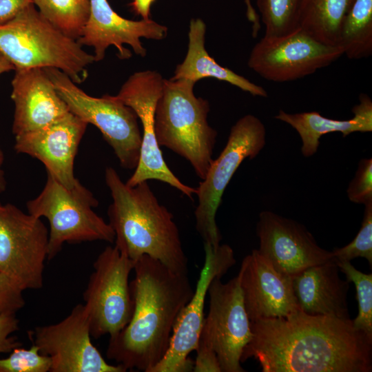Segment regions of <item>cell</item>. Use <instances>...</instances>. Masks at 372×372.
<instances>
[{"label":"cell","mask_w":372,"mask_h":372,"mask_svg":"<svg viewBox=\"0 0 372 372\" xmlns=\"http://www.w3.org/2000/svg\"><path fill=\"white\" fill-rule=\"evenodd\" d=\"M196 83L164 79L154 114L157 143L189 161L204 179L213 161L217 132L207 121L208 101L194 93Z\"/></svg>","instance_id":"cell-5"},{"label":"cell","mask_w":372,"mask_h":372,"mask_svg":"<svg viewBox=\"0 0 372 372\" xmlns=\"http://www.w3.org/2000/svg\"><path fill=\"white\" fill-rule=\"evenodd\" d=\"M241 363L254 358L262 372H371L372 339L352 320L298 311L251 321Z\"/></svg>","instance_id":"cell-1"},{"label":"cell","mask_w":372,"mask_h":372,"mask_svg":"<svg viewBox=\"0 0 372 372\" xmlns=\"http://www.w3.org/2000/svg\"><path fill=\"white\" fill-rule=\"evenodd\" d=\"M338 46L351 59L371 55L372 0L354 1L342 22Z\"/></svg>","instance_id":"cell-25"},{"label":"cell","mask_w":372,"mask_h":372,"mask_svg":"<svg viewBox=\"0 0 372 372\" xmlns=\"http://www.w3.org/2000/svg\"><path fill=\"white\" fill-rule=\"evenodd\" d=\"M238 275L250 321L287 317L301 311L292 278L276 270L258 249L243 258Z\"/></svg>","instance_id":"cell-19"},{"label":"cell","mask_w":372,"mask_h":372,"mask_svg":"<svg viewBox=\"0 0 372 372\" xmlns=\"http://www.w3.org/2000/svg\"><path fill=\"white\" fill-rule=\"evenodd\" d=\"M14 70V65L0 52V75L10 70Z\"/></svg>","instance_id":"cell-37"},{"label":"cell","mask_w":372,"mask_h":372,"mask_svg":"<svg viewBox=\"0 0 372 372\" xmlns=\"http://www.w3.org/2000/svg\"><path fill=\"white\" fill-rule=\"evenodd\" d=\"M23 290L0 271V313H16L25 304Z\"/></svg>","instance_id":"cell-32"},{"label":"cell","mask_w":372,"mask_h":372,"mask_svg":"<svg viewBox=\"0 0 372 372\" xmlns=\"http://www.w3.org/2000/svg\"><path fill=\"white\" fill-rule=\"evenodd\" d=\"M39 11L54 25L78 40L90 13V0H32Z\"/></svg>","instance_id":"cell-26"},{"label":"cell","mask_w":372,"mask_h":372,"mask_svg":"<svg viewBox=\"0 0 372 372\" xmlns=\"http://www.w3.org/2000/svg\"><path fill=\"white\" fill-rule=\"evenodd\" d=\"M301 1L257 0L256 5L265 27L264 37H281L298 29Z\"/></svg>","instance_id":"cell-27"},{"label":"cell","mask_w":372,"mask_h":372,"mask_svg":"<svg viewBox=\"0 0 372 372\" xmlns=\"http://www.w3.org/2000/svg\"><path fill=\"white\" fill-rule=\"evenodd\" d=\"M163 80L156 71L137 72L128 78L116 95L134 111L142 123L139 161L126 184L134 187L143 181L156 180L169 185L192 199L196 189L182 183L170 170L156 138L154 114Z\"/></svg>","instance_id":"cell-12"},{"label":"cell","mask_w":372,"mask_h":372,"mask_svg":"<svg viewBox=\"0 0 372 372\" xmlns=\"http://www.w3.org/2000/svg\"><path fill=\"white\" fill-rule=\"evenodd\" d=\"M49 232L41 221L15 205L0 207V271L23 291L43 285Z\"/></svg>","instance_id":"cell-11"},{"label":"cell","mask_w":372,"mask_h":372,"mask_svg":"<svg viewBox=\"0 0 372 372\" xmlns=\"http://www.w3.org/2000/svg\"><path fill=\"white\" fill-rule=\"evenodd\" d=\"M339 46L322 43L303 30L263 37L252 48L248 66L267 81L287 82L310 75L343 55Z\"/></svg>","instance_id":"cell-14"},{"label":"cell","mask_w":372,"mask_h":372,"mask_svg":"<svg viewBox=\"0 0 372 372\" xmlns=\"http://www.w3.org/2000/svg\"><path fill=\"white\" fill-rule=\"evenodd\" d=\"M49 21L33 3L0 25V52L17 68L58 69L76 84L84 82L93 54Z\"/></svg>","instance_id":"cell-4"},{"label":"cell","mask_w":372,"mask_h":372,"mask_svg":"<svg viewBox=\"0 0 372 372\" xmlns=\"http://www.w3.org/2000/svg\"><path fill=\"white\" fill-rule=\"evenodd\" d=\"M246 5V15L247 19L251 23L252 37L256 38L260 30L259 16L251 4V0H245Z\"/></svg>","instance_id":"cell-35"},{"label":"cell","mask_w":372,"mask_h":372,"mask_svg":"<svg viewBox=\"0 0 372 372\" xmlns=\"http://www.w3.org/2000/svg\"><path fill=\"white\" fill-rule=\"evenodd\" d=\"M133 270V313L125 327L110 337L106 355L126 371L151 372L167 353L178 316L194 289L187 274L147 255L135 261Z\"/></svg>","instance_id":"cell-2"},{"label":"cell","mask_w":372,"mask_h":372,"mask_svg":"<svg viewBox=\"0 0 372 372\" xmlns=\"http://www.w3.org/2000/svg\"><path fill=\"white\" fill-rule=\"evenodd\" d=\"M134 263L115 245L106 247L94 262V271L83 292L91 337H112L130 322L134 303L129 276Z\"/></svg>","instance_id":"cell-10"},{"label":"cell","mask_w":372,"mask_h":372,"mask_svg":"<svg viewBox=\"0 0 372 372\" xmlns=\"http://www.w3.org/2000/svg\"><path fill=\"white\" fill-rule=\"evenodd\" d=\"M87 125L70 112L45 127L15 136L14 148L42 162L47 173L71 189L79 180L74 163Z\"/></svg>","instance_id":"cell-18"},{"label":"cell","mask_w":372,"mask_h":372,"mask_svg":"<svg viewBox=\"0 0 372 372\" xmlns=\"http://www.w3.org/2000/svg\"><path fill=\"white\" fill-rule=\"evenodd\" d=\"M349 199L353 203L366 205L372 202V158H362L354 178L347 189Z\"/></svg>","instance_id":"cell-31"},{"label":"cell","mask_w":372,"mask_h":372,"mask_svg":"<svg viewBox=\"0 0 372 372\" xmlns=\"http://www.w3.org/2000/svg\"><path fill=\"white\" fill-rule=\"evenodd\" d=\"M47 174L41 192L26 206L29 214L49 221L48 259L56 256L65 242H114L115 233L111 225L93 210L99 205L93 194L79 180L69 189Z\"/></svg>","instance_id":"cell-7"},{"label":"cell","mask_w":372,"mask_h":372,"mask_svg":"<svg viewBox=\"0 0 372 372\" xmlns=\"http://www.w3.org/2000/svg\"><path fill=\"white\" fill-rule=\"evenodd\" d=\"M40 353L49 356L50 372H125L108 364L91 342L89 311L76 304L61 321L28 332Z\"/></svg>","instance_id":"cell-13"},{"label":"cell","mask_w":372,"mask_h":372,"mask_svg":"<svg viewBox=\"0 0 372 372\" xmlns=\"http://www.w3.org/2000/svg\"><path fill=\"white\" fill-rule=\"evenodd\" d=\"M335 260L347 280L355 285L358 313L352 320L353 324L355 329L372 339V274L358 270L351 261Z\"/></svg>","instance_id":"cell-28"},{"label":"cell","mask_w":372,"mask_h":372,"mask_svg":"<svg viewBox=\"0 0 372 372\" xmlns=\"http://www.w3.org/2000/svg\"><path fill=\"white\" fill-rule=\"evenodd\" d=\"M332 253L338 260L351 261L361 257L372 266V202L364 205L362 225L354 239L342 247L335 248Z\"/></svg>","instance_id":"cell-29"},{"label":"cell","mask_w":372,"mask_h":372,"mask_svg":"<svg viewBox=\"0 0 372 372\" xmlns=\"http://www.w3.org/2000/svg\"><path fill=\"white\" fill-rule=\"evenodd\" d=\"M339 271L333 258L292 278L294 294L302 311L350 319L347 302L349 282L340 278Z\"/></svg>","instance_id":"cell-21"},{"label":"cell","mask_w":372,"mask_h":372,"mask_svg":"<svg viewBox=\"0 0 372 372\" xmlns=\"http://www.w3.org/2000/svg\"><path fill=\"white\" fill-rule=\"evenodd\" d=\"M167 33L166 26L150 19H127L117 14L107 0H90L89 17L78 41L81 45L94 48L95 61L103 60L106 50L111 45L116 48L119 59H127L132 53L125 44L144 57L146 50L141 38L161 40Z\"/></svg>","instance_id":"cell-17"},{"label":"cell","mask_w":372,"mask_h":372,"mask_svg":"<svg viewBox=\"0 0 372 372\" xmlns=\"http://www.w3.org/2000/svg\"><path fill=\"white\" fill-rule=\"evenodd\" d=\"M43 69L70 111L100 130L122 167L135 169L140 157L142 134L134 111L116 96H90L62 71Z\"/></svg>","instance_id":"cell-8"},{"label":"cell","mask_w":372,"mask_h":372,"mask_svg":"<svg viewBox=\"0 0 372 372\" xmlns=\"http://www.w3.org/2000/svg\"><path fill=\"white\" fill-rule=\"evenodd\" d=\"M19 320L16 313H0V353H10L22 343L12 335L19 329Z\"/></svg>","instance_id":"cell-33"},{"label":"cell","mask_w":372,"mask_h":372,"mask_svg":"<svg viewBox=\"0 0 372 372\" xmlns=\"http://www.w3.org/2000/svg\"><path fill=\"white\" fill-rule=\"evenodd\" d=\"M4 161V154L0 147V194L3 192L6 188V180L5 178V174L3 170V164Z\"/></svg>","instance_id":"cell-38"},{"label":"cell","mask_w":372,"mask_h":372,"mask_svg":"<svg viewBox=\"0 0 372 372\" xmlns=\"http://www.w3.org/2000/svg\"><path fill=\"white\" fill-rule=\"evenodd\" d=\"M50 357L40 353L34 344L29 349L16 348L0 358V372H50Z\"/></svg>","instance_id":"cell-30"},{"label":"cell","mask_w":372,"mask_h":372,"mask_svg":"<svg viewBox=\"0 0 372 372\" xmlns=\"http://www.w3.org/2000/svg\"><path fill=\"white\" fill-rule=\"evenodd\" d=\"M265 144V125L256 116L246 114L231 127L225 146L196 188V229L204 243L214 248L220 245L222 236L216 215L223 193L242 161L254 158Z\"/></svg>","instance_id":"cell-9"},{"label":"cell","mask_w":372,"mask_h":372,"mask_svg":"<svg viewBox=\"0 0 372 372\" xmlns=\"http://www.w3.org/2000/svg\"><path fill=\"white\" fill-rule=\"evenodd\" d=\"M204 249L205 262L192 296L178 316L167 353L151 372L193 371L194 361L189 355L198 346L209 285L214 278H222L236 263L234 251L228 245L214 248L204 243Z\"/></svg>","instance_id":"cell-15"},{"label":"cell","mask_w":372,"mask_h":372,"mask_svg":"<svg viewBox=\"0 0 372 372\" xmlns=\"http://www.w3.org/2000/svg\"><path fill=\"white\" fill-rule=\"evenodd\" d=\"M11 99L14 136L45 127L70 112L43 68L14 69Z\"/></svg>","instance_id":"cell-20"},{"label":"cell","mask_w":372,"mask_h":372,"mask_svg":"<svg viewBox=\"0 0 372 372\" xmlns=\"http://www.w3.org/2000/svg\"><path fill=\"white\" fill-rule=\"evenodd\" d=\"M32 0H0V25L17 16Z\"/></svg>","instance_id":"cell-34"},{"label":"cell","mask_w":372,"mask_h":372,"mask_svg":"<svg viewBox=\"0 0 372 372\" xmlns=\"http://www.w3.org/2000/svg\"><path fill=\"white\" fill-rule=\"evenodd\" d=\"M355 0H302L298 27L316 41L338 46L342 22Z\"/></svg>","instance_id":"cell-24"},{"label":"cell","mask_w":372,"mask_h":372,"mask_svg":"<svg viewBox=\"0 0 372 372\" xmlns=\"http://www.w3.org/2000/svg\"><path fill=\"white\" fill-rule=\"evenodd\" d=\"M155 0H133L131 6L135 13L143 19H149L150 8Z\"/></svg>","instance_id":"cell-36"},{"label":"cell","mask_w":372,"mask_h":372,"mask_svg":"<svg viewBox=\"0 0 372 372\" xmlns=\"http://www.w3.org/2000/svg\"><path fill=\"white\" fill-rule=\"evenodd\" d=\"M209 285V311L204 318L194 362L195 372H244L241 355L252 337L237 275L224 283Z\"/></svg>","instance_id":"cell-6"},{"label":"cell","mask_w":372,"mask_h":372,"mask_svg":"<svg viewBox=\"0 0 372 372\" xmlns=\"http://www.w3.org/2000/svg\"><path fill=\"white\" fill-rule=\"evenodd\" d=\"M105 180L112 198L107 215L114 245L134 261L147 255L187 274L188 260L173 214L160 204L147 181L129 186L112 167H106Z\"/></svg>","instance_id":"cell-3"},{"label":"cell","mask_w":372,"mask_h":372,"mask_svg":"<svg viewBox=\"0 0 372 372\" xmlns=\"http://www.w3.org/2000/svg\"><path fill=\"white\" fill-rule=\"evenodd\" d=\"M1 205H2V204L0 203V207H1Z\"/></svg>","instance_id":"cell-39"},{"label":"cell","mask_w":372,"mask_h":372,"mask_svg":"<svg viewBox=\"0 0 372 372\" xmlns=\"http://www.w3.org/2000/svg\"><path fill=\"white\" fill-rule=\"evenodd\" d=\"M256 234L259 252L276 270L291 278L334 258L304 225L271 211L260 213Z\"/></svg>","instance_id":"cell-16"},{"label":"cell","mask_w":372,"mask_h":372,"mask_svg":"<svg viewBox=\"0 0 372 372\" xmlns=\"http://www.w3.org/2000/svg\"><path fill=\"white\" fill-rule=\"evenodd\" d=\"M359 101L352 108L353 117L348 120L329 118L318 112L291 114L282 110H279L275 118L289 124L296 130L302 141V154L309 157L316 153L320 139L324 134L340 132L345 137L353 132L372 131L371 99L366 94H361Z\"/></svg>","instance_id":"cell-22"},{"label":"cell","mask_w":372,"mask_h":372,"mask_svg":"<svg viewBox=\"0 0 372 372\" xmlns=\"http://www.w3.org/2000/svg\"><path fill=\"white\" fill-rule=\"evenodd\" d=\"M206 25L200 19L189 23L188 50L184 61L176 68L173 80H188L196 83L206 77L227 82L254 96L267 97V91L227 68L221 66L210 56L205 48Z\"/></svg>","instance_id":"cell-23"}]
</instances>
